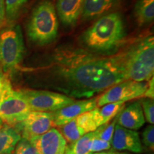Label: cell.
<instances>
[{"label": "cell", "mask_w": 154, "mask_h": 154, "mask_svg": "<svg viewBox=\"0 0 154 154\" xmlns=\"http://www.w3.org/2000/svg\"><path fill=\"white\" fill-rule=\"evenodd\" d=\"M116 118V124L119 126L134 131L139 129L146 122L139 101L124 105Z\"/></svg>", "instance_id": "13"}, {"label": "cell", "mask_w": 154, "mask_h": 154, "mask_svg": "<svg viewBox=\"0 0 154 154\" xmlns=\"http://www.w3.org/2000/svg\"><path fill=\"white\" fill-rule=\"evenodd\" d=\"M143 141L144 145L150 149L153 150L154 148V126L153 124H150L144 129L143 134Z\"/></svg>", "instance_id": "27"}, {"label": "cell", "mask_w": 154, "mask_h": 154, "mask_svg": "<svg viewBox=\"0 0 154 154\" xmlns=\"http://www.w3.org/2000/svg\"><path fill=\"white\" fill-rule=\"evenodd\" d=\"M30 142L37 154H63L66 147V140L55 128H51Z\"/></svg>", "instance_id": "11"}, {"label": "cell", "mask_w": 154, "mask_h": 154, "mask_svg": "<svg viewBox=\"0 0 154 154\" xmlns=\"http://www.w3.org/2000/svg\"><path fill=\"white\" fill-rule=\"evenodd\" d=\"M75 119L78 126L82 128L86 134L94 132L98 127L101 126L98 107L93 110L82 113Z\"/></svg>", "instance_id": "18"}, {"label": "cell", "mask_w": 154, "mask_h": 154, "mask_svg": "<svg viewBox=\"0 0 154 154\" xmlns=\"http://www.w3.org/2000/svg\"><path fill=\"white\" fill-rule=\"evenodd\" d=\"M53 112L31 111L28 116L22 122L14 126L20 133L22 138L32 140L41 135L45 134L53 128Z\"/></svg>", "instance_id": "9"}, {"label": "cell", "mask_w": 154, "mask_h": 154, "mask_svg": "<svg viewBox=\"0 0 154 154\" xmlns=\"http://www.w3.org/2000/svg\"><path fill=\"white\" fill-rule=\"evenodd\" d=\"M35 86L73 99H90L126 80L119 54L104 56L80 48L61 47L29 70Z\"/></svg>", "instance_id": "1"}, {"label": "cell", "mask_w": 154, "mask_h": 154, "mask_svg": "<svg viewBox=\"0 0 154 154\" xmlns=\"http://www.w3.org/2000/svg\"><path fill=\"white\" fill-rule=\"evenodd\" d=\"M111 145L115 151H128L133 153H142L143 151L138 133L117 124L115 126Z\"/></svg>", "instance_id": "12"}, {"label": "cell", "mask_w": 154, "mask_h": 154, "mask_svg": "<svg viewBox=\"0 0 154 154\" xmlns=\"http://www.w3.org/2000/svg\"><path fill=\"white\" fill-rule=\"evenodd\" d=\"M5 79H4L2 82H0V98H1V94H2V85H3V82Z\"/></svg>", "instance_id": "33"}, {"label": "cell", "mask_w": 154, "mask_h": 154, "mask_svg": "<svg viewBox=\"0 0 154 154\" xmlns=\"http://www.w3.org/2000/svg\"><path fill=\"white\" fill-rule=\"evenodd\" d=\"M22 138L14 126L5 124L0 128V154H12L17 144Z\"/></svg>", "instance_id": "16"}, {"label": "cell", "mask_w": 154, "mask_h": 154, "mask_svg": "<svg viewBox=\"0 0 154 154\" xmlns=\"http://www.w3.org/2000/svg\"><path fill=\"white\" fill-rule=\"evenodd\" d=\"M116 152L113 150L109 151H101V152H97V153H94L93 154H115Z\"/></svg>", "instance_id": "30"}, {"label": "cell", "mask_w": 154, "mask_h": 154, "mask_svg": "<svg viewBox=\"0 0 154 154\" xmlns=\"http://www.w3.org/2000/svg\"><path fill=\"white\" fill-rule=\"evenodd\" d=\"M115 154H128L127 153H119V152H116Z\"/></svg>", "instance_id": "35"}, {"label": "cell", "mask_w": 154, "mask_h": 154, "mask_svg": "<svg viewBox=\"0 0 154 154\" xmlns=\"http://www.w3.org/2000/svg\"><path fill=\"white\" fill-rule=\"evenodd\" d=\"M59 127V131L66 140V143L69 144L74 143L79 140L82 136L86 134L85 131L80 128L77 124L76 119H74L70 122Z\"/></svg>", "instance_id": "19"}, {"label": "cell", "mask_w": 154, "mask_h": 154, "mask_svg": "<svg viewBox=\"0 0 154 154\" xmlns=\"http://www.w3.org/2000/svg\"><path fill=\"white\" fill-rule=\"evenodd\" d=\"M5 79V76H4L3 74L1 72V70H0V82H2V81Z\"/></svg>", "instance_id": "32"}, {"label": "cell", "mask_w": 154, "mask_h": 154, "mask_svg": "<svg viewBox=\"0 0 154 154\" xmlns=\"http://www.w3.org/2000/svg\"><path fill=\"white\" fill-rule=\"evenodd\" d=\"M14 154H37L35 148L29 140L22 138L17 143L14 149Z\"/></svg>", "instance_id": "25"}, {"label": "cell", "mask_w": 154, "mask_h": 154, "mask_svg": "<svg viewBox=\"0 0 154 154\" xmlns=\"http://www.w3.org/2000/svg\"><path fill=\"white\" fill-rule=\"evenodd\" d=\"M84 0H57V11L61 22L66 26L76 24L84 7Z\"/></svg>", "instance_id": "14"}, {"label": "cell", "mask_w": 154, "mask_h": 154, "mask_svg": "<svg viewBox=\"0 0 154 154\" xmlns=\"http://www.w3.org/2000/svg\"><path fill=\"white\" fill-rule=\"evenodd\" d=\"M97 97L74 101L59 110L54 111V126H60L74 120L82 113L91 111L97 107Z\"/></svg>", "instance_id": "10"}, {"label": "cell", "mask_w": 154, "mask_h": 154, "mask_svg": "<svg viewBox=\"0 0 154 154\" xmlns=\"http://www.w3.org/2000/svg\"><path fill=\"white\" fill-rule=\"evenodd\" d=\"M59 22L54 5L50 0L42 1L32 11L27 24L29 39L38 45L49 44L58 34Z\"/></svg>", "instance_id": "4"}, {"label": "cell", "mask_w": 154, "mask_h": 154, "mask_svg": "<svg viewBox=\"0 0 154 154\" xmlns=\"http://www.w3.org/2000/svg\"><path fill=\"white\" fill-rule=\"evenodd\" d=\"M147 82L125 80L106 90L97 97V107L110 103L125 102L143 97L147 89Z\"/></svg>", "instance_id": "8"}, {"label": "cell", "mask_w": 154, "mask_h": 154, "mask_svg": "<svg viewBox=\"0 0 154 154\" xmlns=\"http://www.w3.org/2000/svg\"><path fill=\"white\" fill-rule=\"evenodd\" d=\"M6 19L5 0H0V28L2 26Z\"/></svg>", "instance_id": "29"}, {"label": "cell", "mask_w": 154, "mask_h": 154, "mask_svg": "<svg viewBox=\"0 0 154 154\" xmlns=\"http://www.w3.org/2000/svg\"><path fill=\"white\" fill-rule=\"evenodd\" d=\"M124 106V103L123 102H116L102 106L101 109L98 107L101 126L107 124L111 121V119H114Z\"/></svg>", "instance_id": "20"}, {"label": "cell", "mask_w": 154, "mask_h": 154, "mask_svg": "<svg viewBox=\"0 0 154 154\" xmlns=\"http://www.w3.org/2000/svg\"><path fill=\"white\" fill-rule=\"evenodd\" d=\"M126 37L123 19L119 13H109L98 19L82 35L84 47L98 54L113 55Z\"/></svg>", "instance_id": "2"}, {"label": "cell", "mask_w": 154, "mask_h": 154, "mask_svg": "<svg viewBox=\"0 0 154 154\" xmlns=\"http://www.w3.org/2000/svg\"><path fill=\"white\" fill-rule=\"evenodd\" d=\"M116 124V118L115 117L112 121H109L107 124H104L98 127L96 131H94V136L100 139L111 143Z\"/></svg>", "instance_id": "23"}, {"label": "cell", "mask_w": 154, "mask_h": 154, "mask_svg": "<svg viewBox=\"0 0 154 154\" xmlns=\"http://www.w3.org/2000/svg\"><path fill=\"white\" fill-rule=\"evenodd\" d=\"M126 80L148 82L153 77L154 38L146 36L119 54Z\"/></svg>", "instance_id": "3"}, {"label": "cell", "mask_w": 154, "mask_h": 154, "mask_svg": "<svg viewBox=\"0 0 154 154\" xmlns=\"http://www.w3.org/2000/svg\"><path fill=\"white\" fill-rule=\"evenodd\" d=\"M28 0H5L6 19L11 23L18 17L19 12Z\"/></svg>", "instance_id": "22"}, {"label": "cell", "mask_w": 154, "mask_h": 154, "mask_svg": "<svg viewBox=\"0 0 154 154\" xmlns=\"http://www.w3.org/2000/svg\"><path fill=\"white\" fill-rule=\"evenodd\" d=\"M19 91L27 101L32 111L54 112L75 101L64 94L49 90L22 88Z\"/></svg>", "instance_id": "7"}, {"label": "cell", "mask_w": 154, "mask_h": 154, "mask_svg": "<svg viewBox=\"0 0 154 154\" xmlns=\"http://www.w3.org/2000/svg\"><path fill=\"white\" fill-rule=\"evenodd\" d=\"M148 87L147 89L144 94L143 97L149 98V99H153L154 97V84H153V77L148 81Z\"/></svg>", "instance_id": "28"}, {"label": "cell", "mask_w": 154, "mask_h": 154, "mask_svg": "<svg viewBox=\"0 0 154 154\" xmlns=\"http://www.w3.org/2000/svg\"><path fill=\"white\" fill-rule=\"evenodd\" d=\"M140 103L143 110L145 120L150 124H154V102L153 99L143 98L140 100Z\"/></svg>", "instance_id": "24"}, {"label": "cell", "mask_w": 154, "mask_h": 154, "mask_svg": "<svg viewBox=\"0 0 154 154\" xmlns=\"http://www.w3.org/2000/svg\"><path fill=\"white\" fill-rule=\"evenodd\" d=\"M24 52V38L19 25H11L0 32V65L5 72L18 67Z\"/></svg>", "instance_id": "5"}, {"label": "cell", "mask_w": 154, "mask_h": 154, "mask_svg": "<svg viewBox=\"0 0 154 154\" xmlns=\"http://www.w3.org/2000/svg\"><path fill=\"white\" fill-rule=\"evenodd\" d=\"M63 154H73L72 151V149H71L70 145L66 146V149H65V152H64V153H63Z\"/></svg>", "instance_id": "31"}, {"label": "cell", "mask_w": 154, "mask_h": 154, "mask_svg": "<svg viewBox=\"0 0 154 154\" xmlns=\"http://www.w3.org/2000/svg\"><path fill=\"white\" fill-rule=\"evenodd\" d=\"M134 15L139 26H144L153 22L154 0H138L135 6Z\"/></svg>", "instance_id": "17"}, {"label": "cell", "mask_w": 154, "mask_h": 154, "mask_svg": "<svg viewBox=\"0 0 154 154\" xmlns=\"http://www.w3.org/2000/svg\"><path fill=\"white\" fill-rule=\"evenodd\" d=\"M118 0H84L82 13L84 20H93L109 12L117 6Z\"/></svg>", "instance_id": "15"}, {"label": "cell", "mask_w": 154, "mask_h": 154, "mask_svg": "<svg viewBox=\"0 0 154 154\" xmlns=\"http://www.w3.org/2000/svg\"><path fill=\"white\" fill-rule=\"evenodd\" d=\"M2 126H3V121L1 120V119H0V128H1Z\"/></svg>", "instance_id": "34"}, {"label": "cell", "mask_w": 154, "mask_h": 154, "mask_svg": "<svg viewBox=\"0 0 154 154\" xmlns=\"http://www.w3.org/2000/svg\"><path fill=\"white\" fill-rule=\"evenodd\" d=\"M111 143L96 137L94 134V137L92 138L91 145V152L92 153L109 150L111 149Z\"/></svg>", "instance_id": "26"}, {"label": "cell", "mask_w": 154, "mask_h": 154, "mask_svg": "<svg viewBox=\"0 0 154 154\" xmlns=\"http://www.w3.org/2000/svg\"><path fill=\"white\" fill-rule=\"evenodd\" d=\"M94 132L87 133L74 143L69 144L73 154H93L91 152V145Z\"/></svg>", "instance_id": "21"}, {"label": "cell", "mask_w": 154, "mask_h": 154, "mask_svg": "<svg viewBox=\"0 0 154 154\" xmlns=\"http://www.w3.org/2000/svg\"><path fill=\"white\" fill-rule=\"evenodd\" d=\"M27 101L21 92L11 86L7 78L3 82L0 98V119L9 126H14L22 122L31 112Z\"/></svg>", "instance_id": "6"}]
</instances>
